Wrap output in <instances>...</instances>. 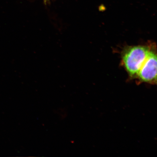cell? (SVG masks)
<instances>
[{"mask_svg": "<svg viewBox=\"0 0 157 157\" xmlns=\"http://www.w3.org/2000/svg\"><path fill=\"white\" fill-rule=\"evenodd\" d=\"M139 83L157 84V54L156 50L151 48L150 53L136 78Z\"/></svg>", "mask_w": 157, "mask_h": 157, "instance_id": "obj_2", "label": "cell"}, {"mask_svg": "<svg viewBox=\"0 0 157 157\" xmlns=\"http://www.w3.org/2000/svg\"><path fill=\"white\" fill-rule=\"evenodd\" d=\"M151 48L144 46H129L124 50L122 62L130 78H136L148 56Z\"/></svg>", "mask_w": 157, "mask_h": 157, "instance_id": "obj_1", "label": "cell"}, {"mask_svg": "<svg viewBox=\"0 0 157 157\" xmlns=\"http://www.w3.org/2000/svg\"><path fill=\"white\" fill-rule=\"evenodd\" d=\"M44 1V3L45 5L48 4V3L50 2V0H43Z\"/></svg>", "mask_w": 157, "mask_h": 157, "instance_id": "obj_3", "label": "cell"}]
</instances>
